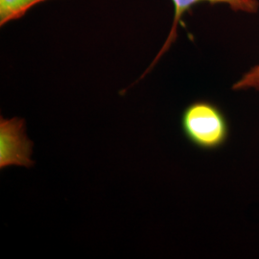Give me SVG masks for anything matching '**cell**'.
Segmentation results:
<instances>
[{
    "label": "cell",
    "instance_id": "6da1fadb",
    "mask_svg": "<svg viewBox=\"0 0 259 259\" xmlns=\"http://www.w3.org/2000/svg\"><path fill=\"white\" fill-rule=\"evenodd\" d=\"M181 127L187 140L204 151L221 148L230 135L229 122L222 110L207 100H197L185 107Z\"/></svg>",
    "mask_w": 259,
    "mask_h": 259
},
{
    "label": "cell",
    "instance_id": "7a4b0ae2",
    "mask_svg": "<svg viewBox=\"0 0 259 259\" xmlns=\"http://www.w3.org/2000/svg\"><path fill=\"white\" fill-rule=\"evenodd\" d=\"M34 142L26 135L23 118H4L0 116V169L11 166L31 168L35 161L31 158Z\"/></svg>",
    "mask_w": 259,
    "mask_h": 259
},
{
    "label": "cell",
    "instance_id": "3957f363",
    "mask_svg": "<svg viewBox=\"0 0 259 259\" xmlns=\"http://www.w3.org/2000/svg\"><path fill=\"white\" fill-rule=\"evenodd\" d=\"M171 2L173 3L174 7V17L168 37L163 47H161L160 51L155 58L154 62L149 66L148 69L144 72V74H142L140 77V79H142L145 75L150 72V70L157 64V61L161 58V56L166 53L168 49L176 41L178 37V29L183 22L184 16L187 12L192 9L195 5L200 3H209L212 5L223 4L227 5L230 9L234 12L244 13L248 15H254L259 12V0H171Z\"/></svg>",
    "mask_w": 259,
    "mask_h": 259
},
{
    "label": "cell",
    "instance_id": "277c9868",
    "mask_svg": "<svg viewBox=\"0 0 259 259\" xmlns=\"http://www.w3.org/2000/svg\"><path fill=\"white\" fill-rule=\"evenodd\" d=\"M47 0H0V26L21 19L29 10Z\"/></svg>",
    "mask_w": 259,
    "mask_h": 259
},
{
    "label": "cell",
    "instance_id": "5b68a950",
    "mask_svg": "<svg viewBox=\"0 0 259 259\" xmlns=\"http://www.w3.org/2000/svg\"><path fill=\"white\" fill-rule=\"evenodd\" d=\"M232 89L234 91H259V65L251 67L249 71L243 74L240 79L234 83Z\"/></svg>",
    "mask_w": 259,
    "mask_h": 259
}]
</instances>
